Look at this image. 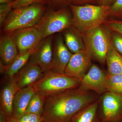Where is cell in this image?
Returning a JSON list of instances; mask_svg holds the SVG:
<instances>
[{"label": "cell", "instance_id": "obj_1", "mask_svg": "<svg viewBox=\"0 0 122 122\" xmlns=\"http://www.w3.org/2000/svg\"><path fill=\"white\" fill-rule=\"evenodd\" d=\"M99 96L77 87L46 97L42 122H71L76 114L97 100Z\"/></svg>", "mask_w": 122, "mask_h": 122}, {"label": "cell", "instance_id": "obj_2", "mask_svg": "<svg viewBox=\"0 0 122 122\" xmlns=\"http://www.w3.org/2000/svg\"><path fill=\"white\" fill-rule=\"evenodd\" d=\"M73 26L80 33L103 24L110 16L109 7L99 5H70Z\"/></svg>", "mask_w": 122, "mask_h": 122}, {"label": "cell", "instance_id": "obj_3", "mask_svg": "<svg viewBox=\"0 0 122 122\" xmlns=\"http://www.w3.org/2000/svg\"><path fill=\"white\" fill-rule=\"evenodd\" d=\"M45 4L37 3L13 9L1 27V33H10L18 29L35 26L41 20L47 8Z\"/></svg>", "mask_w": 122, "mask_h": 122}, {"label": "cell", "instance_id": "obj_4", "mask_svg": "<svg viewBox=\"0 0 122 122\" xmlns=\"http://www.w3.org/2000/svg\"><path fill=\"white\" fill-rule=\"evenodd\" d=\"M111 30L103 24L81 33L92 59L102 65L106 63L107 53L111 43Z\"/></svg>", "mask_w": 122, "mask_h": 122}, {"label": "cell", "instance_id": "obj_5", "mask_svg": "<svg viewBox=\"0 0 122 122\" xmlns=\"http://www.w3.org/2000/svg\"><path fill=\"white\" fill-rule=\"evenodd\" d=\"M81 81L64 74L51 71L32 85L36 92L46 97L77 88Z\"/></svg>", "mask_w": 122, "mask_h": 122}, {"label": "cell", "instance_id": "obj_6", "mask_svg": "<svg viewBox=\"0 0 122 122\" xmlns=\"http://www.w3.org/2000/svg\"><path fill=\"white\" fill-rule=\"evenodd\" d=\"M72 18L69 5L56 11L47 6L41 20L34 26L45 38L72 26Z\"/></svg>", "mask_w": 122, "mask_h": 122}, {"label": "cell", "instance_id": "obj_7", "mask_svg": "<svg viewBox=\"0 0 122 122\" xmlns=\"http://www.w3.org/2000/svg\"><path fill=\"white\" fill-rule=\"evenodd\" d=\"M101 122H122V95L107 91L99 97Z\"/></svg>", "mask_w": 122, "mask_h": 122}, {"label": "cell", "instance_id": "obj_8", "mask_svg": "<svg viewBox=\"0 0 122 122\" xmlns=\"http://www.w3.org/2000/svg\"><path fill=\"white\" fill-rule=\"evenodd\" d=\"M107 72L95 64L92 65L81 80L78 87L83 91H91L101 95L106 92Z\"/></svg>", "mask_w": 122, "mask_h": 122}, {"label": "cell", "instance_id": "obj_9", "mask_svg": "<svg viewBox=\"0 0 122 122\" xmlns=\"http://www.w3.org/2000/svg\"><path fill=\"white\" fill-rule=\"evenodd\" d=\"M54 35L43 38L35 48L28 62L39 66L44 74L51 71Z\"/></svg>", "mask_w": 122, "mask_h": 122}, {"label": "cell", "instance_id": "obj_10", "mask_svg": "<svg viewBox=\"0 0 122 122\" xmlns=\"http://www.w3.org/2000/svg\"><path fill=\"white\" fill-rule=\"evenodd\" d=\"M8 34L16 45L19 53L24 52L35 48L43 39L34 26L18 29Z\"/></svg>", "mask_w": 122, "mask_h": 122}, {"label": "cell", "instance_id": "obj_11", "mask_svg": "<svg viewBox=\"0 0 122 122\" xmlns=\"http://www.w3.org/2000/svg\"><path fill=\"white\" fill-rule=\"evenodd\" d=\"M73 55L66 46L62 34H56L53 42L51 71L64 74Z\"/></svg>", "mask_w": 122, "mask_h": 122}, {"label": "cell", "instance_id": "obj_12", "mask_svg": "<svg viewBox=\"0 0 122 122\" xmlns=\"http://www.w3.org/2000/svg\"><path fill=\"white\" fill-rule=\"evenodd\" d=\"M92 59L86 49L74 54L66 67L64 74L81 80L92 65Z\"/></svg>", "mask_w": 122, "mask_h": 122}, {"label": "cell", "instance_id": "obj_13", "mask_svg": "<svg viewBox=\"0 0 122 122\" xmlns=\"http://www.w3.org/2000/svg\"><path fill=\"white\" fill-rule=\"evenodd\" d=\"M7 77V81L1 90L0 102V110L2 111L9 118L12 117L14 98L20 89L13 77Z\"/></svg>", "mask_w": 122, "mask_h": 122}, {"label": "cell", "instance_id": "obj_14", "mask_svg": "<svg viewBox=\"0 0 122 122\" xmlns=\"http://www.w3.org/2000/svg\"><path fill=\"white\" fill-rule=\"evenodd\" d=\"M44 75L39 66L28 62L13 77L18 86L21 89L32 85Z\"/></svg>", "mask_w": 122, "mask_h": 122}, {"label": "cell", "instance_id": "obj_15", "mask_svg": "<svg viewBox=\"0 0 122 122\" xmlns=\"http://www.w3.org/2000/svg\"><path fill=\"white\" fill-rule=\"evenodd\" d=\"M36 91L32 85L20 89L14 96L12 117L18 120L26 113L30 99Z\"/></svg>", "mask_w": 122, "mask_h": 122}, {"label": "cell", "instance_id": "obj_16", "mask_svg": "<svg viewBox=\"0 0 122 122\" xmlns=\"http://www.w3.org/2000/svg\"><path fill=\"white\" fill-rule=\"evenodd\" d=\"M19 52L16 45L8 34L1 33L0 38V61L5 66L10 65Z\"/></svg>", "mask_w": 122, "mask_h": 122}, {"label": "cell", "instance_id": "obj_17", "mask_svg": "<svg viewBox=\"0 0 122 122\" xmlns=\"http://www.w3.org/2000/svg\"><path fill=\"white\" fill-rule=\"evenodd\" d=\"M61 33L66 46L73 54L86 49L81 33L73 26L65 29Z\"/></svg>", "mask_w": 122, "mask_h": 122}, {"label": "cell", "instance_id": "obj_18", "mask_svg": "<svg viewBox=\"0 0 122 122\" xmlns=\"http://www.w3.org/2000/svg\"><path fill=\"white\" fill-rule=\"evenodd\" d=\"M99 98L81 110L72 118L71 122H101L99 115Z\"/></svg>", "mask_w": 122, "mask_h": 122}, {"label": "cell", "instance_id": "obj_19", "mask_svg": "<svg viewBox=\"0 0 122 122\" xmlns=\"http://www.w3.org/2000/svg\"><path fill=\"white\" fill-rule=\"evenodd\" d=\"M108 76L122 74V55L116 50L112 42L106 57Z\"/></svg>", "mask_w": 122, "mask_h": 122}, {"label": "cell", "instance_id": "obj_20", "mask_svg": "<svg viewBox=\"0 0 122 122\" xmlns=\"http://www.w3.org/2000/svg\"><path fill=\"white\" fill-rule=\"evenodd\" d=\"M35 48L26 52L18 53L16 58L10 65H5L4 74L7 76L13 77L28 61Z\"/></svg>", "mask_w": 122, "mask_h": 122}, {"label": "cell", "instance_id": "obj_21", "mask_svg": "<svg viewBox=\"0 0 122 122\" xmlns=\"http://www.w3.org/2000/svg\"><path fill=\"white\" fill-rule=\"evenodd\" d=\"M45 99L44 96L36 92L30 99L26 113L36 114L41 116L44 111Z\"/></svg>", "mask_w": 122, "mask_h": 122}, {"label": "cell", "instance_id": "obj_22", "mask_svg": "<svg viewBox=\"0 0 122 122\" xmlns=\"http://www.w3.org/2000/svg\"><path fill=\"white\" fill-rule=\"evenodd\" d=\"M107 91L122 95V74L108 76Z\"/></svg>", "mask_w": 122, "mask_h": 122}, {"label": "cell", "instance_id": "obj_23", "mask_svg": "<svg viewBox=\"0 0 122 122\" xmlns=\"http://www.w3.org/2000/svg\"><path fill=\"white\" fill-rule=\"evenodd\" d=\"M110 16L115 20H122V0H116L109 7Z\"/></svg>", "mask_w": 122, "mask_h": 122}, {"label": "cell", "instance_id": "obj_24", "mask_svg": "<svg viewBox=\"0 0 122 122\" xmlns=\"http://www.w3.org/2000/svg\"><path fill=\"white\" fill-rule=\"evenodd\" d=\"M111 39L114 48L122 55V34L111 30Z\"/></svg>", "mask_w": 122, "mask_h": 122}, {"label": "cell", "instance_id": "obj_25", "mask_svg": "<svg viewBox=\"0 0 122 122\" xmlns=\"http://www.w3.org/2000/svg\"><path fill=\"white\" fill-rule=\"evenodd\" d=\"M46 5L55 11L69 6L68 0H45Z\"/></svg>", "mask_w": 122, "mask_h": 122}, {"label": "cell", "instance_id": "obj_26", "mask_svg": "<svg viewBox=\"0 0 122 122\" xmlns=\"http://www.w3.org/2000/svg\"><path fill=\"white\" fill-rule=\"evenodd\" d=\"M113 31H116L122 34V20L114 19L107 20L103 23Z\"/></svg>", "mask_w": 122, "mask_h": 122}, {"label": "cell", "instance_id": "obj_27", "mask_svg": "<svg viewBox=\"0 0 122 122\" xmlns=\"http://www.w3.org/2000/svg\"><path fill=\"white\" fill-rule=\"evenodd\" d=\"M11 5L0 4V26L1 28L9 14L12 10Z\"/></svg>", "mask_w": 122, "mask_h": 122}, {"label": "cell", "instance_id": "obj_28", "mask_svg": "<svg viewBox=\"0 0 122 122\" xmlns=\"http://www.w3.org/2000/svg\"><path fill=\"white\" fill-rule=\"evenodd\" d=\"M37 3H44L46 4L45 0H16L10 5L13 9Z\"/></svg>", "mask_w": 122, "mask_h": 122}, {"label": "cell", "instance_id": "obj_29", "mask_svg": "<svg viewBox=\"0 0 122 122\" xmlns=\"http://www.w3.org/2000/svg\"><path fill=\"white\" fill-rule=\"evenodd\" d=\"M18 122H42L41 116L36 114L25 113Z\"/></svg>", "mask_w": 122, "mask_h": 122}, {"label": "cell", "instance_id": "obj_30", "mask_svg": "<svg viewBox=\"0 0 122 122\" xmlns=\"http://www.w3.org/2000/svg\"><path fill=\"white\" fill-rule=\"evenodd\" d=\"M69 5H82L91 4L99 5L98 0H68Z\"/></svg>", "mask_w": 122, "mask_h": 122}, {"label": "cell", "instance_id": "obj_31", "mask_svg": "<svg viewBox=\"0 0 122 122\" xmlns=\"http://www.w3.org/2000/svg\"><path fill=\"white\" fill-rule=\"evenodd\" d=\"M116 0H98L99 5L110 7L114 4Z\"/></svg>", "mask_w": 122, "mask_h": 122}, {"label": "cell", "instance_id": "obj_32", "mask_svg": "<svg viewBox=\"0 0 122 122\" xmlns=\"http://www.w3.org/2000/svg\"><path fill=\"white\" fill-rule=\"evenodd\" d=\"M8 118L2 111L0 112V122H7Z\"/></svg>", "mask_w": 122, "mask_h": 122}, {"label": "cell", "instance_id": "obj_33", "mask_svg": "<svg viewBox=\"0 0 122 122\" xmlns=\"http://www.w3.org/2000/svg\"><path fill=\"white\" fill-rule=\"evenodd\" d=\"M16 0H0V4L10 5Z\"/></svg>", "mask_w": 122, "mask_h": 122}, {"label": "cell", "instance_id": "obj_34", "mask_svg": "<svg viewBox=\"0 0 122 122\" xmlns=\"http://www.w3.org/2000/svg\"><path fill=\"white\" fill-rule=\"evenodd\" d=\"M7 122H18L17 120L14 119L13 117L9 118L8 119Z\"/></svg>", "mask_w": 122, "mask_h": 122}]
</instances>
